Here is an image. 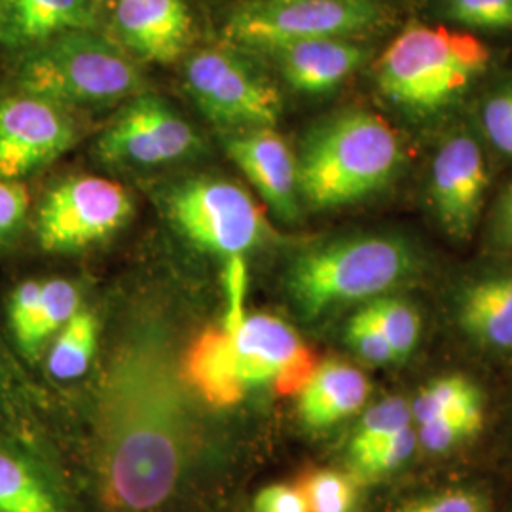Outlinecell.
Here are the masks:
<instances>
[{
  "mask_svg": "<svg viewBox=\"0 0 512 512\" xmlns=\"http://www.w3.org/2000/svg\"><path fill=\"white\" fill-rule=\"evenodd\" d=\"M184 86L203 114L220 128H274L281 95L241 55L205 48L184 63Z\"/></svg>",
  "mask_w": 512,
  "mask_h": 512,
  "instance_id": "obj_8",
  "label": "cell"
},
{
  "mask_svg": "<svg viewBox=\"0 0 512 512\" xmlns=\"http://www.w3.org/2000/svg\"><path fill=\"white\" fill-rule=\"evenodd\" d=\"M395 512H490V501L476 490L454 488L408 501Z\"/></svg>",
  "mask_w": 512,
  "mask_h": 512,
  "instance_id": "obj_31",
  "label": "cell"
},
{
  "mask_svg": "<svg viewBox=\"0 0 512 512\" xmlns=\"http://www.w3.org/2000/svg\"><path fill=\"white\" fill-rule=\"evenodd\" d=\"M97 348V319L90 311H78L73 319L55 334L48 351L46 366L50 376L71 382L86 374Z\"/></svg>",
  "mask_w": 512,
  "mask_h": 512,
  "instance_id": "obj_22",
  "label": "cell"
},
{
  "mask_svg": "<svg viewBox=\"0 0 512 512\" xmlns=\"http://www.w3.org/2000/svg\"><path fill=\"white\" fill-rule=\"evenodd\" d=\"M283 78L296 92H332L368 57V48L351 38H315L274 50Z\"/></svg>",
  "mask_w": 512,
  "mask_h": 512,
  "instance_id": "obj_17",
  "label": "cell"
},
{
  "mask_svg": "<svg viewBox=\"0 0 512 512\" xmlns=\"http://www.w3.org/2000/svg\"><path fill=\"white\" fill-rule=\"evenodd\" d=\"M76 141L63 105L19 92L0 99V179L19 181L54 162Z\"/></svg>",
  "mask_w": 512,
  "mask_h": 512,
  "instance_id": "obj_11",
  "label": "cell"
},
{
  "mask_svg": "<svg viewBox=\"0 0 512 512\" xmlns=\"http://www.w3.org/2000/svg\"><path fill=\"white\" fill-rule=\"evenodd\" d=\"M99 0H0V44L29 50L76 29H93Z\"/></svg>",
  "mask_w": 512,
  "mask_h": 512,
  "instance_id": "obj_18",
  "label": "cell"
},
{
  "mask_svg": "<svg viewBox=\"0 0 512 512\" xmlns=\"http://www.w3.org/2000/svg\"><path fill=\"white\" fill-rule=\"evenodd\" d=\"M133 213L124 186L99 177L57 184L40 205L37 236L48 253H73L109 238Z\"/></svg>",
  "mask_w": 512,
  "mask_h": 512,
  "instance_id": "obj_10",
  "label": "cell"
},
{
  "mask_svg": "<svg viewBox=\"0 0 512 512\" xmlns=\"http://www.w3.org/2000/svg\"><path fill=\"white\" fill-rule=\"evenodd\" d=\"M410 406L414 421L425 423L484 406V399L480 387L473 380L461 374H452L425 385Z\"/></svg>",
  "mask_w": 512,
  "mask_h": 512,
  "instance_id": "obj_23",
  "label": "cell"
},
{
  "mask_svg": "<svg viewBox=\"0 0 512 512\" xmlns=\"http://www.w3.org/2000/svg\"><path fill=\"white\" fill-rule=\"evenodd\" d=\"M456 319L480 348L512 349V270L480 275L463 285Z\"/></svg>",
  "mask_w": 512,
  "mask_h": 512,
  "instance_id": "obj_20",
  "label": "cell"
},
{
  "mask_svg": "<svg viewBox=\"0 0 512 512\" xmlns=\"http://www.w3.org/2000/svg\"><path fill=\"white\" fill-rule=\"evenodd\" d=\"M202 141L183 116L162 97L139 95L97 143L99 156L116 165H164L200 148Z\"/></svg>",
  "mask_w": 512,
  "mask_h": 512,
  "instance_id": "obj_12",
  "label": "cell"
},
{
  "mask_svg": "<svg viewBox=\"0 0 512 512\" xmlns=\"http://www.w3.org/2000/svg\"><path fill=\"white\" fill-rule=\"evenodd\" d=\"M418 435L412 427H406L393 439L372 448L359 458L349 459L351 475L357 480H380L384 476L401 469L408 459L414 456Z\"/></svg>",
  "mask_w": 512,
  "mask_h": 512,
  "instance_id": "obj_28",
  "label": "cell"
},
{
  "mask_svg": "<svg viewBox=\"0 0 512 512\" xmlns=\"http://www.w3.org/2000/svg\"><path fill=\"white\" fill-rule=\"evenodd\" d=\"M0 512H67L37 461L0 439Z\"/></svg>",
  "mask_w": 512,
  "mask_h": 512,
  "instance_id": "obj_21",
  "label": "cell"
},
{
  "mask_svg": "<svg viewBox=\"0 0 512 512\" xmlns=\"http://www.w3.org/2000/svg\"><path fill=\"white\" fill-rule=\"evenodd\" d=\"M19 92L59 105H109L139 92L141 73L109 38L76 29L25 50L16 74Z\"/></svg>",
  "mask_w": 512,
  "mask_h": 512,
  "instance_id": "obj_6",
  "label": "cell"
},
{
  "mask_svg": "<svg viewBox=\"0 0 512 512\" xmlns=\"http://www.w3.org/2000/svg\"><path fill=\"white\" fill-rule=\"evenodd\" d=\"M308 499L311 512H357V478L332 469H317L298 484Z\"/></svg>",
  "mask_w": 512,
  "mask_h": 512,
  "instance_id": "obj_26",
  "label": "cell"
},
{
  "mask_svg": "<svg viewBox=\"0 0 512 512\" xmlns=\"http://www.w3.org/2000/svg\"><path fill=\"white\" fill-rule=\"evenodd\" d=\"M482 126L488 141L501 154L512 156V86L488 97L482 109Z\"/></svg>",
  "mask_w": 512,
  "mask_h": 512,
  "instance_id": "obj_32",
  "label": "cell"
},
{
  "mask_svg": "<svg viewBox=\"0 0 512 512\" xmlns=\"http://www.w3.org/2000/svg\"><path fill=\"white\" fill-rule=\"evenodd\" d=\"M183 361L158 327L133 330L107 365L93 406V459L116 512H154L175 495L196 448Z\"/></svg>",
  "mask_w": 512,
  "mask_h": 512,
  "instance_id": "obj_1",
  "label": "cell"
},
{
  "mask_svg": "<svg viewBox=\"0 0 512 512\" xmlns=\"http://www.w3.org/2000/svg\"><path fill=\"white\" fill-rule=\"evenodd\" d=\"M488 65V46L471 33L410 25L378 59L376 84L393 107L429 118L452 107Z\"/></svg>",
  "mask_w": 512,
  "mask_h": 512,
  "instance_id": "obj_5",
  "label": "cell"
},
{
  "mask_svg": "<svg viewBox=\"0 0 512 512\" xmlns=\"http://www.w3.org/2000/svg\"><path fill=\"white\" fill-rule=\"evenodd\" d=\"M490 184L482 148L469 133H454L433 158L429 194L440 226L454 239H467L473 230Z\"/></svg>",
  "mask_w": 512,
  "mask_h": 512,
  "instance_id": "obj_13",
  "label": "cell"
},
{
  "mask_svg": "<svg viewBox=\"0 0 512 512\" xmlns=\"http://www.w3.org/2000/svg\"><path fill=\"white\" fill-rule=\"evenodd\" d=\"M255 512H311L300 486L274 484L255 497Z\"/></svg>",
  "mask_w": 512,
  "mask_h": 512,
  "instance_id": "obj_34",
  "label": "cell"
},
{
  "mask_svg": "<svg viewBox=\"0 0 512 512\" xmlns=\"http://www.w3.org/2000/svg\"><path fill=\"white\" fill-rule=\"evenodd\" d=\"M317 365L315 353L287 321L255 313L234 327L205 330L188 349L183 374L207 403L232 406L264 385L281 397L294 395Z\"/></svg>",
  "mask_w": 512,
  "mask_h": 512,
  "instance_id": "obj_2",
  "label": "cell"
},
{
  "mask_svg": "<svg viewBox=\"0 0 512 512\" xmlns=\"http://www.w3.org/2000/svg\"><path fill=\"white\" fill-rule=\"evenodd\" d=\"M482 425H484V406H478L458 414L420 423V431L416 435H418V442L427 452L442 454L473 439L482 429Z\"/></svg>",
  "mask_w": 512,
  "mask_h": 512,
  "instance_id": "obj_27",
  "label": "cell"
},
{
  "mask_svg": "<svg viewBox=\"0 0 512 512\" xmlns=\"http://www.w3.org/2000/svg\"><path fill=\"white\" fill-rule=\"evenodd\" d=\"M346 342L363 361L370 365H389L397 363V355L385 340L382 330L372 321L365 308L357 311L348 321Z\"/></svg>",
  "mask_w": 512,
  "mask_h": 512,
  "instance_id": "obj_30",
  "label": "cell"
},
{
  "mask_svg": "<svg viewBox=\"0 0 512 512\" xmlns=\"http://www.w3.org/2000/svg\"><path fill=\"white\" fill-rule=\"evenodd\" d=\"M412 406L399 397H389L366 410L349 440V459L359 458L372 448L412 427Z\"/></svg>",
  "mask_w": 512,
  "mask_h": 512,
  "instance_id": "obj_25",
  "label": "cell"
},
{
  "mask_svg": "<svg viewBox=\"0 0 512 512\" xmlns=\"http://www.w3.org/2000/svg\"><path fill=\"white\" fill-rule=\"evenodd\" d=\"M488 239L497 251L512 253V181L495 202L488 224Z\"/></svg>",
  "mask_w": 512,
  "mask_h": 512,
  "instance_id": "obj_35",
  "label": "cell"
},
{
  "mask_svg": "<svg viewBox=\"0 0 512 512\" xmlns=\"http://www.w3.org/2000/svg\"><path fill=\"white\" fill-rule=\"evenodd\" d=\"M112 27L129 52L150 63H173L192 42L184 0H114Z\"/></svg>",
  "mask_w": 512,
  "mask_h": 512,
  "instance_id": "obj_15",
  "label": "cell"
},
{
  "mask_svg": "<svg viewBox=\"0 0 512 512\" xmlns=\"http://www.w3.org/2000/svg\"><path fill=\"white\" fill-rule=\"evenodd\" d=\"M78 311L80 293L67 279L19 283L8 302V321L19 351L27 359H37Z\"/></svg>",
  "mask_w": 512,
  "mask_h": 512,
  "instance_id": "obj_16",
  "label": "cell"
},
{
  "mask_svg": "<svg viewBox=\"0 0 512 512\" xmlns=\"http://www.w3.org/2000/svg\"><path fill=\"white\" fill-rule=\"evenodd\" d=\"M363 308L382 330L399 361L414 353L420 342L421 319L418 310L408 300L385 294L366 302Z\"/></svg>",
  "mask_w": 512,
  "mask_h": 512,
  "instance_id": "obj_24",
  "label": "cell"
},
{
  "mask_svg": "<svg viewBox=\"0 0 512 512\" xmlns=\"http://www.w3.org/2000/svg\"><path fill=\"white\" fill-rule=\"evenodd\" d=\"M165 211L183 236L215 255L241 256L266 234L262 209L245 188L230 181L179 184L167 192Z\"/></svg>",
  "mask_w": 512,
  "mask_h": 512,
  "instance_id": "obj_9",
  "label": "cell"
},
{
  "mask_svg": "<svg viewBox=\"0 0 512 512\" xmlns=\"http://www.w3.org/2000/svg\"><path fill=\"white\" fill-rule=\"evenodd\" d=\"M372 385L365 372L344 361L315 366L310 380L298 391V414L310 429H329L348 420L365 406Z\"/></svg>",
  "mask_w": 512,
  "mask_h": 512,
  "instance_id": "obj_19",
  "label": "cell"
},
{
  "mask_svg": "<svg viewBox=\"0 0 512 512\" xmlns=\"http://www.w3.org/2000/svg\"><path fill=\"white\" fill-rule=\"evenodd\" d=\"M403 164V143L382 116L342 110L302 143L296 156L300 200L317 211L361 202L391 183Z\"/></svg>",
  "mask_w": 512,
  "mask_h": 512,
  "instance_id": "obj_3",
  "label": "cell"
},
{
  "mask_svg": "<svg viewBox=\"0 0 512 512\" xmlns=\"http://www.w3.org/2000/svg\"><path fill=\"white\" fill-rule=\"evenodd\" d=\"M420 249L397 234H355L313 245L294 258L285 289L294 310L317 321L355 302L403 287L421 272Z\"/></svg>",
  "mask_w": 512,
  "mask_h": 512,
  "instance_id": "obj_4",
  "label": "cell"
},
{
  "mask_svg": "<svg viewBox=\"0 0 512 512\" xmlns=\"http://www.w3.org/2000/svg\"><path fill=\"white\" fill-rule=\"evenodd\" d=\"M376 0H249L226 21V37L239 46L274 52L315 38H351L376 27Z\"/></svg>",
  "mask_w": 512,
  "mask_h": 512,
  "instance_id": "obj_7",
  "label": "cell"
},
{
  "mask_svg": "<svg viewBox=\"0 0 512 512\" xmlns=\"http://www.w3.org/2000/svg\"><path fill=\"white\" fill-rule=\"evenodd\" d=\"M224 145L275 217L283 222H298L296 156L287 141L272 128H255L234 131Z\"/></svg>",
  "mask_w": 512,
  "mask_h": 512,
  "instance_id": "obj_14",
  "label": "cell"
},
{
  "mask_svg": "<svg viewBox=\"0 0 512 512\" xmlns=\"http://www.w3.org/2000/svg\"><path fill=\"white\" fill-rule=\"evenodd\" d=\"M446 12L459 25L476 31L512 29V0H448Z\"/></svg>",
  "mask_w": 512,
  "mask_h": 512,
  "instance_id": "obj_29",
  "label": "cell"
},
{
  "mask_svg": "<svg viewBox=\"0 0 512 512\" xmlns=\"http://www.w3.org/2000/svg\"><path fill=\"white\" fill-rule=\"evenodd\" d=\"M31 207L25 184L0 179V247L8 245L23 228Z\"/></svg>",
  "mask_w": 512,
  "mask_h": 512,
  "instance_id": "obj_33",
  "label": "cell"
}]
</instances>
